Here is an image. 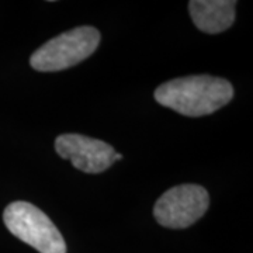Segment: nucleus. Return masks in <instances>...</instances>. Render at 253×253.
I'll return each mask as SVG.
<instances>
[{"instance_id":"nucleus-7","label":"nucleus","mask_w":253,"mask_h":253,"mask_svg":"<svg viewBox=\"0 0 253 253\" xmlns=\"http://www.w3.org/2000/svg\"><path fill=\"white\" fill-rule=\"evenodd\" d=\"M120 159H123V155H120V154L114 155V162H116V161H120Z\"/></svg>"},{"instance_id":"nucleus-3","label":"nucleus","mask_w":253,"mask_h":253,"mask_svg":"<svg viewBox=\"0 0 253 253\" xmlns=\"http://www.w3.org/2000/svg\"><path fill=\"white\" fill-rule=\"evenodd\" d=\"M10 232L40 253H66L65 239L54 222L27 201H14L3 212Z\"/></svg>"},{"instance_id":"nucleus-4","label":"nucleus","mask_w":253,"mask_h":253,"mask_svg":"<svg viewBox=\"0 0 253 253\" xmlns=\"http://www.w3.org/2000/svg\"><path fill=\"white\" fill-rule=\"evenodd\" d=\"M210 206L208 191L199 184H180L169 189L155 203L158 224L170 229H183L203 217Z\"/></svg>"},{"instance_id":"nucleus-5","label":"nucleus","mask_w":253,"mask_h":253,"mask_svg":"<svg viewBox=\"0 0 253 253\" xmlns=\"http://www.w3.org/2000/svg\"><path fill=\"white\" fill-rule=\"evenodd\" d=\"M55 151L63 159L71 161L81 172H104L114 163L116 151L104 141L81 134H62L55 139Z\"/></svg>"},{"instance_id":"nucleus-1","label":"nucleus","mask_w":253,"mask_h":253,"mask_svg":"<svg viewBox=\"0 0 253 253\" xmlns=\"http://www.w3.org/2000/svg\"><path fill=\"white\" fill-rule=\"evenodd\" d=\"M234 97L232 84L222 78L194 75L166 82L155 90V100L163 107L187 117L215 113Z\"/></svg>"},{"instance_id":"nucleus-6","label":"nucleus","mask_w":253,"mask_h":253,"mask_svg":"<svg viewBox=\"0 0 253 253\" xmlns=\"http://www.w3.org/2000/svg\"><path fill=\"white\" fill-rule=\"evenodd\" d=\"M235 6L234 0H191L189 11L200 31L218 34L234 24Z\"/></svg>"},{"instance_id":"nucleus-2","label":"nucleus","mask_w":253,"mask_h":253,"mask_svg":"<svg viewBox=\"0 0 253 253\" xmlns=\"http://www.w3.org/2000/svg\"><path fill=\"white\" fill-rule=\"evenodd\" d=\"M97 28L83 26L65 31L40 46L30 58V65L38 72H59L89 58L99 46Z\"/></svg>"}]
</instances>
